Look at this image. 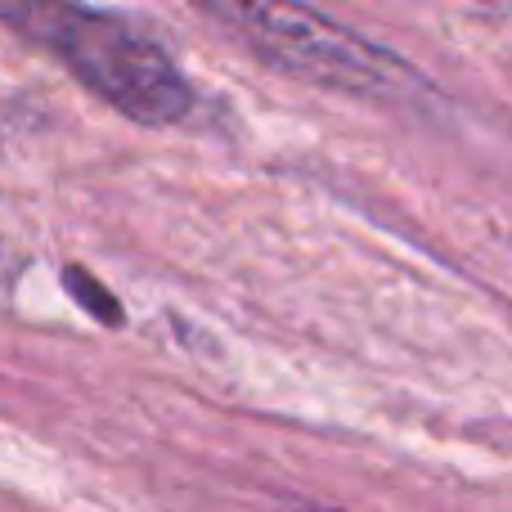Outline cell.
Instances as JSON below:
<instances>
[{
    "instance_id": "obj_3",
    "label": "cell",
    "mask_w": 512,
    "mask_h": 512,
    "mask_svg": "<svg viewBox=\"0 0 512 512\" xmlns=\"http://www.w3.org/2000/svg\"><path fill=\"white\" fill-rule=\"evenodd\" d=\"M63 279L72 283V297H77L81 306L90 310V315H99L104 324H113V328L122 324V306H117V301L108 297L104 283H99V279H90V274H86V270H77V265H68V270H63Z\"/></svg>"
},
{
    "instance_id": "obj_2",
    "label": "cell",
    "mask_w": 512,
    "mask_h": 512,
    "mask_svg": "<svg viewBox=\"0 0 512 512\" xmlns=\"http://www.w3.org/2000/svg\"><path fill=\"white\" fill-rule=\"evenodd\" d=\"M221 23H230L252 50L270 63L310 77L319 86L346 90V95H405L418 86L414 68L387 54L382 45L364 41L360 32L333 23L301 5H212Z\"/></svg>"
},
{
    "instance_id": "obj_4",
    "label": "cell",
    "mask_w": 512,
    "mask_h": 512,
    "mask_svg": "<svg viewBox=\"0 0 512 512\" xmlns=\"http://www.w3.org/2000/svg\"><path fill=\"white\" fill-rule=\"evenodd\" d=\"M306 512H333V508H306Z\"/></svg>"
},
{
    "instance_id": "obj_1",
    "label": "cell",
    "mask_w": 512,
    "mask_h": 512,
    "mask_svg": "<svg viewBox=\"0 0 512 512\" xmlns=\"http://www.w3.org/2000/svg\"><path fill=\"white\" fill-rule=\"evenodd\" d=\"M0 14L45 45L54 59L72 68L81 86H90L117 113L144 126H171L189 113V81L162 45H153L131 23L81 5H5Z\"/></svg>"
}]
</instances>
